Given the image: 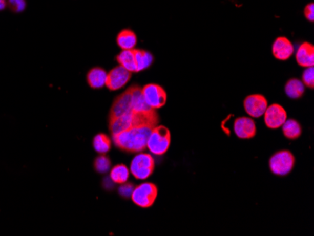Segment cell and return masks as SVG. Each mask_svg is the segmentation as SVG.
<instances>
[{
  "mask_svg": "<svg viewBox=\"0 0 314 236\" xmlns=\"http://www.w3.org/2000/svg\"><path fill=\"white\" fill-rule=\"evenodd\" d=\"M116 60L118 61L119 65L127 71L131 73H137L135 48L131 50H122L120 54L117 55Z\"/></svg>",
  "mask_w": 314,
  "mask_h": 236,
  "instance_id": "cell-15",
  "label": "cell"
},
{
  "mask_svg": "<svg viewBox=\"0 0 314 236\" xmlns=\"http://www.w3.org/2000/svg\"><path fill=\"white\" fill-rule=\"evenodd\" d=\"M284 90L286 95L294 100L301 98L305 93V86L302 81L297 78H291L287 81Z\"/></svg>",
  "mask_w": 314,
  "mask_h": 236,
  "instance_id": "cell-16",
  "label": "cell"
},
{
  "mask_svg": "<svg viewBox=\"0 0 314 236\" xmlns=\"http://www.w3.org/2000/svg\"><path fill=\"white\" fill-rule=\"evenodd\" d=\"M158 195V188L153 183H143L135 187L132 193L133 202L141 208L152 207Z\"/></svg>",
  "mask_w": 314,
  "mask_h": 236,
  "instance_id": "cell-5",
  "label": "cell"
},
{
  "mask_svg": "<svg viewBox=\"0 0 314 236\" xmlns=\"http://www.w3.org/2000/svg\"><path fill=\"white\" fill-rule=\"evenodd\" d=\"M296 59L299 66L308 68L313 67L314 65V46L308 41H304L298 46L296 53Z\"/></svg>",
  "mask_w": 314,
  "mask_h": 236,
  "instance_id": "cell-12",
  "label": "cell"
},
{
  "mask_svg": "<svg viewBox=\"0 0 314 236\" xmlns=\"http://www.w3.org/2000/svg\"><path fill=\"white\" fill-rule=\"evenodd\" d=\"M94 169L100 174H104L109 173L111 168V161L109 157L106 156H98L94 160Z\"/></svg>",
  "mask_w": 314,
  "mask_h": 236,
  "instance_id": "cell-21",
  "label": "cell"
},
{
  "mask_svg": "<svg viewBox=\"0 0 314 236\" xmlns=\"http://www.w3.org/2000/svg\"><path fill=\"white\" fill-rule=\"evenodd\" d=\"M304 15H305V17H306V19H307L308 21L311 22V23H313L314 4L312 2L308 3V5L305 7V9H304Z\"/></svg>",
  "mask_w": 314,
  "mask_h": 236,
  "instance_id": "cell-25",
  "label": "cell"
},
{
  "mask_svg": "<svg viewBox=\"0 0 314 236\" xmlns=\"http://www.w3.org/2000/svg\"><path fill=\"white\" fill-rule=\"evenodd\" d=\"M234 130L237 138L241 139H250L257 134L255 121L247 117L237 118L234 121Z\"/></svg>",
  "mask_w": 314,
  "mask_h": 236,
  "instance_id": "cell-10",
  "label": "cell"
},
{
  "mask_svg": "<svg viewBox=\"0 0 314 236\" xmlns=\"http://www.w3.org/2000/svg\"><path fill=\"white\" fill-rule=\"evenodd\" d=\"M155 161L150 154L138 153L133 158L130 165V173L137 180H146L154 171Z\"/></svg>",
  "mask_w": 314,
  "mask_h": 236,
  "instance_id": "cell-4",
  "label": "cell"
},
{
  "mask_svg": "<svg viewBox=\"0 0 314 236\" xmlns=\"http://www.w3.org/2000/svg\"><path fill=\"white\" fill-rule=\"evenodd\" d=\"M142 95L146 103L154 110L163 108L166 104L168 95L163 87L158 84H147L142 88Z\"/></svg>",
  "mask_w": 314,
  "mask_h": 236,
  "instance_id": "cell-6",
  "label": "cell"
},
{
  "mask_svg": "<svg viewBox=\"0 0 314 236\" xmlns=\"http://www.w3.org/2000/svg\"><path fill=\"white\" fill-rule=\"evenodd\" d=\"M93 148L98 154L104 155L111 149V138L106 134H98L93 138Z\"/></svg>",
  "mask_w": 314,
  "mask_h": 236,
  "instance_id": "cell-20",
  "label": "cell"
},
{
  "mask_svg": "<svg viewBox=\"0 0 314 236\" xmlns=\"http://www.w3.org/2000/svg\"><path fill=\"white\" fill-rule=\"evenodd\" d=\"M130 176V170L125 165H116L110 170V179L115 184H124Z\"/></svg>",
  "mask_w": 314,
  "mask_h": 236,
  "instance_id": "cell-19",
  "label": "cell"
},
{
  "mask_svg": "<svg viewBox=\"0 0 314 236\" xmlns=\"http://www.w3.org/2000/svg\"><path fill=\"white\" fill-rule=\"evenodd\" d=\"M116 41L121 50H131L137 46V35L131 29H122L117 36Z\"/></svg>",
  "mask_w": 314,
  "mask_h": 236,
  "instance_id": "cell-14",
  "label": "cell"
},
{
  "mask_svg": "<svg viewBox=\"0 0 314 236\" xmlns=\"http://www.w3.org/2000/svg\"><path fill=\"white\" fill-rule=\"evenodd\" d=\"M268 106V102L262 94H252L244 100V109L246 114L252 118H260L264 114Z\"/></svg>",
  "mask_w": 314,
  "mask_h": 236,
  "instance_id": "cell-9",
  "label": "cell"
},
{
  "mask_svg": "<svg viewBox=\"0 0 314 236\" xmlns=\"http://www.w3.org/2000/svg\"><path fill=\"white\" fill-rule=\"evenodd\" d=\"M302 83L304 86L308 87L309 89L314 88V69L313 67H308L303 72Z\"/></svg>",
  "mask_w": 314,
  "mask_h": 236,
  "instance_id": "cell-22",
  "label": "cell"
},
{
  "mask_svg": "<svg viewBox=\"0 0 314 236\" xmlns=\"http://www.w3.org/2000/svg\"><path fill=\"white\" fill-rule=\"evenodd\" d=\"M171 142V131L166 126L157 125L149 136L147 149L154 156H163L170 149Z\"/></svg>",
  "mask_w": 314,
  "mask_h": 236,
  "instance_id": "cell-2",
  "label": "cell"
},
{
  "mask_svg": "<svg viewBox=\"0 0 314 236\" xmlns=\"http://www.w3.org/2000/svg\"><path fill=\"white\" fill-rule=\"evenodd\" d=\"M132 73L121 67L120 65L110 70L107 76V84L106 86L111 92L119 91L121 88L125 86L130 81Z\"/></svg>",
  "mask_w": 314,
  "mask_h": 236,
  "instance_id": "cell-7",
  "label": "cell"
},
{
  "mask_svg": "<svg viewBox=\"0 0 314 236\" xmlns=\"http://www.w3.org/2000/svg\"><path fill=\"white\" fill-rule=\"evenodd\" d=\"M136 56V63H137V72L148 69L151 65L154 63V58L153 54L142 49H135Z\"/></svg>",
  "mask_w": 314,
  "mask_h": 236,
  "instance_id": "cell-17",
  "label": "cell"
},
{
  "mask_svg": "<svg viewBox=\"0 0 314 236\" xmlns=\"http://www.w3.org/2000/svg\"><path fill=\"white\" fill-rule=\"evenodd\" d=\"M282 132L286 138L295 140L301 137L302 127L296 120H286L282 125Z\"/></svg>",
  "mask_w": 314,
  "mask_h": 236,
  "instance_id": "cell-18",
  "label": "cell"
},
{
  "mask_svg": "<svg viewBox=\"0 0 314 236\" xmlns=\"http://www.w3.org/2000/svg\"><path fill=\"white\" fill-rule=\"evenodd\" d=\"M294 45L286 37H278L272 45L273 56L280 61L288 60L294 55Z\"/></svg>",
  "mask_w": 314,
  "mask_h": 236,
  "instance_id": "cell-11",
  "label": "cell"
},
{
  "mask_svg": "<svg viewBox=\"0 0 314 236\" xmlns=\"http://www.w3.org/2000/svg\"><path fill=\"white\" fill-rule=\"evenodd\" d=\"M6 0H0V11H3L6 8Z\"/></svg>",
  "mask_w": 314,
  "mask_h": 236,
  "instance_id": "cell-26",
  "label": "cell"
},
{
  "mask_svg": "<svg viewBox=\"0 0 314 236\" xmlns=\"http://www.w3.org/2000/svg\"><path fill=\"white\" fill-rule=\"evenodd\" d=\"M160 121L156 110L151 108L142 95V87L134 84L115 98L109 115L111 137L137 128H154Z\"/></svg>",
  "mask_w": 314,
  "mask_h": 236,
  "instance_id": "cell-1",
  "label": "cell"
},
{
  "mask_svg": "<svg viewBox=\"0 0 314 236\" xmlns=\"http://www.w3.org/2000/svg\"><path fill=\"white\" fill-rule=\"evenodd\" d=\"M135 189V186L132 184L129 183H124V184H121V185L119 188V193L121 197L123 198H131L132 193Z\"/></svg>",
  "mask_w": 314,
  "mask_h": 236,
  "instance_id": "cell-24",
  "label": "cell"
},
{
  "mask_svg": "<svg viewBox=\"0 0 314 236\" xmlns=\"http://www.w3.org/2000/svg\"><path fill=\"white\" fill-rule=\"evenodd\" d=\"M108 73L102 67H93L87 74L88 85L92 89H102L107 84Z\"/></svg>",
  "mask_w": 314,
  "mask_h": 236,
  "instance_id": "cell-13",
  "label": "cell"
},
{
  "mask_svg": "<svg viewBox=\"0 0 314 236\" xmlns=\"http://www.w3.org/2000/svg\"><path fill=\"white\" fill-rule=\"evenodd\" d=\"M264 123L269 129H279L287 120L285 109L279 104H273L267 106L264 112Z\"/></svg>",
  "mask_w": 314,
  "mask_h": 236,
  "instance_id": "cell-8",
  "label": "cell"
},
{
  "mask_svg": "<svg viewBox=\"0 0 314 236\" xmlns=\"http://www.w3.org/2000/svg\"><path fill=\"white\" fill-rule=\"evenodd\" d=\"M8 6L10 7L12 12H22L26 8V1L25 0H9Z\"/></svg>",
  "mask_w": 314,
  "mask_h": 236,
  "instance_id": "cell-23",
  "label": "cell"
},
{
  "mask_svg": "<svg viewBox=\"0 0 314 236\" xmlns=\"http://www.w3.org/2000/svg\"><path fill=\"white\" fill-rule=\"evenodd\" d=\"M296 165V158L290 151L277 152L269 159V168L277 176H286Z\"/></svg>",
  "mask_w": 314,
  "mask_h": 236,
  "instance_id": "cell-3",
  "label": "cell"
}]
</instances>
